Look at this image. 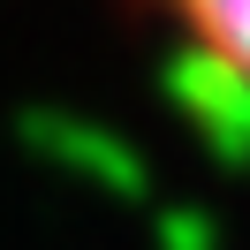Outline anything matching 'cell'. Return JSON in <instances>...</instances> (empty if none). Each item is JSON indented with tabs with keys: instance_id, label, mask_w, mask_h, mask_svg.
Listing matches in <instances>:
<instances>
[{
	"instance_id": "6da1fadb",
	"label": "cell",
	"mask_w": 250,
	"mask_h": 250,
	"mask_svg": "<svg viewBox=\"0 0 250 250\" xmlns=\"http://www.w3.org/2000/svg\"><path fill=\"white\" fill-rule=\"evenodd\" d=\"M152 16L167 31V61L189 68V106L228 122L243 91V0H152Z\"/></svg>"
}]
</instances>
